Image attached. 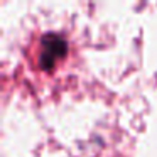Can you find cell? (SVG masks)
<instances>
[{"instance_id": "cell-1", "label": "cell", "mask_w": 157, "mask_h": 157, "mask_svg": "<svg viewBox=\"0 0 157 157\" xmlns=\"http://www.w3.org/2000/svg\"><path fill=\"white\" fill-rule=\"evenodd\" d=\"M68 51L66 39L59 34L49 32L41 37V52H39V66L42 69H51Z\"/></svg>"}]
</instances>
